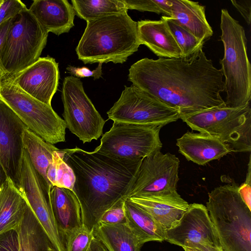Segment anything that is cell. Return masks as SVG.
<instances>
[{
  "instance_id": "6da1fadb",
  "label": "cell",
  "mask_w": 251,
  "mask_h": 251,
  "mask_svg": "<svg viewBox=\"0 0 251 251\" xmlns=\"http://www.w3.org/2000/svg\"><path fill=\"white\" fill-rule=\"evenodd\" d=\"M128 79L180 114L226 105L221 70L202 49L186 58H142L130 66Z\"/></svg>"
},
{
  "instance_id": "ac0fdd59",
  "label": "cell",
  "mask_w": 251,
  "mask_h": 251,
  "mask_svg": "<svg viewBox=\"0 0 251 251\" xmlns=\"http://www.w3.org/2000/svg\"><path fill=\"white\" fill-rule=\"evenodd\" d=\"M50 201L58 232L66 249L71 234L83 226L79 202L73 190L57 186L51 188Z\"/></svg>"
},
{
  "instance_id": "f546056e",
  "label": "cell",
  "mask_w": 251,
  "mask_h": 251,
  "mask_svg": "<svg viewBox=\"0 0 251 251\" xmlns=\"http://www.w3.org/2000/svg\"><path fill=\"white\" fill-rule=\"evenodd\" d=\"M166 21L182 51L181 57H188L201 49L204 43L179 25L172 17L162 16Z\"/></svg>"
},
{
  "instance_id": "7402d4cb",
  "label": "cell",
  "mask_w": 251,
  "mask_h": 251,
  "mask_svg": "<svg viewBox=\"0 0 251 251\" xmlns=\"http://www.w3.org/2000/svg\"><path fill=\"white\" fill-rule=\"evenodd\" d=\"M172 17L179 25L204 43L213 31L205 15L204 6L189 0H171Z\"/></svg>"
},
{
  "instance_id": "9c48e42d",
  "label": "cell",
  "mask_w": 251,
  "mask_h": 251,
  "mask_svg": "<svg viewBox=\"0 0 251 251\" xmlns=\"http://www.w3.org/2000/svg\"><path fill=\"white\" fill-rule=\"evenodd\" d=\"M162 127L114 122L94 151L119 160L142 159L161 151L162 144L159 132Z\"/></svg>"
},
{
  "instance_id": "836d02e7",
  "label": "cell",
  "mask_w": 251,
  "mask_h": 251,
  "mask_svg": "<svg viewBox=\"0 0 251 251\" xmlns=\"http://www.w3.org/2000/svg\"><path fill=\"white\" fill-rule=\"evenodd\" d=\"M26 7L20 0H4L0 7V25Z\"/></svg>"
},
{
  "instance_id": "83f0119b",
  "label": "cell",
  "mask_w": 251,
  "mask_h": 251,
  "mask_svg": "<svg viewBox=\"0 0 251 251\" xmlns=\"http://www.w3.org/2000/svg\"><path fill=\"white\" fill-rule=\"evenodd\" d=\"M71 2L75 15L86 22L128 10L123 0H72Z\"/></svg>"
},
{
  "instance_id": "603a6c76",
  "label": "cell",
  "mask_w": 251,
  "mask_h": 251,
  "mask_svg": "<svg viewBox=\"0 0 251 251\" xmlns=\"http://www.w3.org/2000/svg\"><path fill=\"white\" fill-rule=\"evenodd\" d=\"M26 204L25 196L8 176L0 187V236L17 230Z\"/></svg>"
},
{
  "instance_id": "4dcf8cb0",
  "label": "cell",
  "mask_w": 251,
  "mask_h": 251,
  "mask_svg": "<svg viewBox=\"0 0 251 251\" xmlns=\"http://www.w3.org/2000/svg\"><path fill=\"white\" fill-rule=\"evenodd\" d=\"M127 9L151 12L171 16V0H123Z\"/></svg>"
},
{
  "instance_id": "8992f818",
  "label": "cell",
  "mask_w": 251,
  "mask_h": 251,
  "mask_svg": "<svg viewBox=\"0 0 251 251\" xmlns=\"http://www.w3.org/2000/svg\"><path fill=\"white\" fill-rule=\"evenodd\" d=\"M179 119L193 130L217 137L231 151H251L250 102L236 108L223 105L180 114Z\"/></svg>"
},
{
  "instance_id": "5bb4252c",
  "label": "cell",
  "mask_w": 251,
  "mask_h": 251,
  "mask_svg": "<svg viewBox=\"0 0 251 251\" xmlns=\"http://www.w3.org/2000/svg\"><path fill=\"white\" fill-rule=\"evenodd\" d=\"M179 164L175 154L161 151L143 158L128 198L177 190Z\"/></svg>"
},
{
  "instance_id": "60d3db41",
  "label": "cell",
  "mask_w": 251,
  "mask_h": 251,
  "mask_svg": "<svg viewBox=\"0 0 251 251\" xmlns=\"http://www.w3.org/2000/svg\"><path fill=\"white\" fill-rule=\"evenodd\" d=\"M7 177L8 176L5 170L0 163V187L6 180Z\"/></svg>"
},
{
  "instance_id": "7bdbcfd3",
  "label": "cell",
  "mask_w": 251,
  "mask_h": 251,
  "mask_svg": "<svg viewBox=\"0 0 251 251\" xmlns=\"http://www.w3.org/2000/svg\"><path fill=\"white\" fill-rule=\"evenodd\" d=\"M47 251H56L53 248L52 245H50L48 248Z\"/></svg>"
},
{
  "instance_id": "d590c367",
  "label": "cell",
  "mask_w": 251,
  "mask_h": 251,
  "mask_svg": "<svg viewBox=\"0 0 251 251\" xmlns=\"http://www.w3.org/2000/svg\"><path fill=\"white\" fill-rule=\"evenodd\" d=\"M238 191L245 204L251 210V160L249 157L248 172L244 183L238 187Z\"/></svg>"
},
{
  "instance_id": "44dd1931",
  "label": "cell",
  "mask_w": 251,
  "mask_h": 251,
  "mask_svg": "<svg viewBox=\"0 0 251 251\" xmlns=\"http://www.w3.org/2000/svg\"><path fill=\"white\" fill-rule=\"evenodd\" d=\"M140 45L147 46L159 57L179 58L182 51L166 21L144 20L137 22Z\"/></svg>"
},
{
  "instance_id": "9a60e30c",
  "label": "cell",
  "mask_w": 251,
  "mask_h": 251,
  "mask_svg": "<svg viewBox=\"0 0 251 251\" xmlns=\"http://www.w3.org/2000/svg\"><path fill=\"white\" fill-rule=\"evenodd\" d=\"M27 129L13 110L0 98V163L18 188L23 150L22 137Z\"/></svg>"
},
{
  "instance_id": "484cf974",
  "label": "cell",
  "mask_w": 251,
  "mask_h": 251,
  "mask_svg": "<svg viewBox=\"0 0 251 251\" xmlns=\"http://www.w3.org/2000/svg\"><path fill=\"white\" fill-rule=\"evenodd\" d=\"M124 205L126 225L142 244L165 240V230L149 214L128 198Z\"/></svg>"
},
{
  "instance_id": "8fae6325",
  "label": "cell",
  "mask_w": 251,
  "mask_h": 251,
  "mask_svg": "<svg viewBox=\"0 0 251 251\" xmlns=\"http://www.w3.org/2000/svg\"><path fill=\"white\" fill-rule=\"evenodd\" d=\"M61 98L63 116L70 131L83 143L98 140L106 121L86 94L80 79L73 75L65 77Z\"/></svg>"
},
{
  "instance_id": "ba28073f",
  "label": "cell",
  "mask_w": 251,
  "mask_h": 251,
  "mask_svg": "<svg viewBox=\"0 0 251 251\" xmlns=\"http://www.w3.org/2000/svg\"><path fill=\"white\" fill-rule=\"evenodd\" d=\"M0 98L16 113L28 129L51 144L65 141L67 126L51 105L29 96L10 77L0 82Z\"/></svg>"
},
{
  "instance_id": "1f68e13d",
  "label": "cell",
  "mask_w": 251,
  "mask_h": 251,
  "mask_svg": "<svg viewBox=\"0 0 251 251\" xmlns=\"http://www.w3.org/2000/svg\"><path fill=\"white\" fill-rule=\"evenodd\" d=\"M93 237L92 231H89L83 226L70 236L66 244V250L87 251Z\"/></svg>"
},
{
  "instance_id": "277c9868",
  "label": "cell",
  "mask_w": 251,
  "mask_h": 251,
  "mask_svg": "<svg viewBox=\"0 0 251 251\" xmlns=\"http://www.w3.org/2000/svg\"><path fill=\"white\" fill-rule=\"evenodd\" d=\"M221 40L224 55L220 60L226 93V106L236 108L250 102L251 65L244 28L226 9L221 10Z\"/></svg>"
},
{
  "instance_id": "74e56055",
  "label": "cell",
  "mask_w": 251,
  "mask_h": 251,
  "mask_svg": "<svg viewBox=\"0 0 251 251\" xmlns=\"http://www.w3.org/2000/svg\"><path fill=\"white\" fill-rule=\"evenodd\" d=\"M231 2L240 12L247 24L250 25L251 20V0H231Z\"/></svg>"
},
{
  "instance_id": "f35d334b",
  "label": "cell",
  "mask_w": 251,
  "mask_h": 251,
  "mask_svg": "<svg viewBox=\"0 0 251 251\" xmlns=\"http://www.w3.org/2000/svg\"><path fill=\"white\" fill-rule=\"evenodd\" d=\"M12 19V18L8 20L0 25V53L4 37L11 24ZM4 77V75L0 66V82Z\"/></svg>"
},
{
  "instance_id": "d4e9b609",
  "label": "cell",
  "mask_w": 251,
  "mask_h": 251,
  "mask_svg": "<svg viewBox=\"0 0 251 251\" xmlns=\"http://www.w3.org/2000/svg\"><path fill=\"white\" fill-rule=\"evenodd\" d=\"M92 233L108 251H140L143 245L126 224L99 222L94 227Z\"/></svg>"
},
{
  "instance_id": "b9f144b4",
  "label": "cell",
  "mask_w": 251,
  "mask_h": 251,
  "mask_svg": "<svg viewBox=\"0 0 251 251\" xmlns=\"http://www.w3.org/2000/svg\"><path fill=\"white\" fill-rule=\"evenodd\" d=\"M184 251H198L196 250H194L192 248H188V247H184L182 248Z\"/></svg>"
},
{
  "instance_id": "e0dca14e",
  "label": "cell",
  "mask_w": 251,
  "mask_h": 251,
  "mask_svg": "<svg viewBox=\"0 0 251 251\" xmlns=\"http://www.w3.org/2000/svg\"><path fill=\"white\" fill-rule=\"evenodd\" d=\"M128 199L149 214L165 231L178 223L189 206L177 190Z\"/></svg>"
},
{
  "instance_id": "5b68a950",
  "label": "cell",
  "mask_w": 251,
  "mask_h": 251,
  "mask_svg": "<svg viewBox=\"0 0 251 251\" xmlns=\"http://www.w3.org/2000/svg\"><path fill=\"white\" fill-rule=\"evenodd\" d=\"M236 184L216 187L206 202L223 251H251V210Z\"/></svg>"
},
{
  "instance_id": "ab89813d",
  "label": "cell",
  "mask_w": 251,
  "mask_h": 251,
  "mask_svg": "<svg viewBox=\"0 0 251 251\" xmlns=\"http://www.w3.org/2000/svg\"><path fill=\"white\" fill-rule=\"evenodd\" d=\"M87 251H108L104 245L97 239L93 237Z\"/></svg>"
},
{
  "instance_id": "7a4b0ae2",
  "label": "cell",
  "mask_w": 251,
  "mask_h": 251,
  "mask_svg": "<svg viewBox=\"0 0 251 251\" xmlns=\"http://www.w3.org/2000/svg\"><path fill=\"white\" fill-rule=\"evenodd\" d=\"M63 150V160L75 175L73 191L80 205L83 225L92 231L105 211L128 198L142 159L119 160L77 147Z\"/></svg>"
},
{
  "instance_id": "8d00e7d4",
  "label": "cell",
  "mask_w": 251,
  "mask_h": 251,
  "mask_svg": "<svg viewBox=\"0 0 251 251\" xmlns=\"http://www.w3.org/2000/svg\"><path fill=\"white\" fill-rule=\"evenodd\" d=\"M18 236L11 231L0 236V251H18Z\"/></svg>"
},
{
  "instance_id": "52a82bcc",
  "label": "cell",
  "mask_w": 251,
  "mask_h": 251,
  "mask_svg": "<svg viewBox=\"0 0 251 251\" xmlns=\"http://www.w3.org/2000/svg\"><path fill=\"white\" fill-rule=\"evenodd\" d=\"M48 34L26 7L13 17L0 53L4 77H11L35 62L46 45Z\"/></svg>"
},
{
  "instance_id": "f1b7e54d",
  "label": "cell",
  "mask_w": 251,
  "mask_h": 251,
  "mask_svg": "<svg viewBox=\"0 0 251 251\" xmlns=\"http://www.w3.org/2000/svg\"><path fill=\"white\" fill-rule=\"evenodd\" d=\"M64 150L53 154L52 161L47 171V178L52 187L57 186L73 190L75 177L73 170L64 161Z\"/></svg>"
},
{
  "instance_id": "30bf717a",
  "label": "cell",
  "mask_w": 251,
  "mask_h": 251,
  "mask_svg": "<svg viewBox=\"0 0 251 251\" xmlns=\"http://www.w3.org/2000/svg\"><path fill=\"white\" fill-rule=\"evenodd\" d=\"M114 122L161 126L176 121L180 113L132 84L125 86L118 100L107 112Z\"/></svg>"
},
{
  "instance_id": "d6a6232c",
  "label": "cell",
  "mask_w": 251,
  "mask_h": 251,
  "mask_svg": "<svg viewBox=\"0 0 251 251\" xmlns=\"http://www.w3.org/2000/svg\"><path fill=\"white\" fill-rule=\"evenodd\" d=\"M126 200H123L118 201L105 211L99 222L107 224H126L124 205Z\"/></svg>"
},
{
  "instance_id": "e575fe53",
  "label": "cell",
  "mask_w": 251,
  "mask_h": 251,
  "mask_svg": "<svg viewBox=\"0 0 251 251\" xmlns=\"http://www.w3.org/2000/svg\"><path fill=\"white\" fill-rule=\"evenodd\" d=\"M102 64L99 63L98 67L94 70H91L86 67H75L69 66L66 70L71 75H75L76 77H93L94 79H99L102 74Z\"/></svg>"
},
{
  "instance_id": "d6986e66",
  "label": "cell",
  "mask_w": 251,
  "mask_h": 251,
  "mask_svg": "<svg viewBox=\"0 0 251 251\" xmlns=\"http://www.w3.org/2000/svg\"><path fill=\"white\" fill-rule=\"evenodd\" d=\"M178 151L187 160L199 165L220 159L231 151L228 145L216 137L203 133L187 131L176 139Z\"/></svg>"
},
{
  "instance_id": "4316f807",
  "label": "cell",
  "mask_w": 251,
  "mask_h": 251,
  "mask_svg": "<svg viewBox=\"0 0 251 251\" xmlns=\"http://www.w3.org/2000/svg\"><path fill=\"white\" fill-rule=\"evenodd\" d=\"M16 232L18 236V251H47L49 246L51 245L27 202Z\"/></svg>"
},
{
  "instance_id": "4fadbf2b",
  "label": "cell",
  "mask_w": 251,
  "mask_h": 251,
  "mask_svg": "<svg viewBox=\"0 0 251 251\" xmlns=\"http://www.w3.org/2000/svg\"><path fill=\"white\" fill-rule=\"evenodd\" d=\"M18 189L23 193L37 222L56 251H66L59 236L50 197L44 190L29 156L23 149Z\"/></svg>"
},
{
  "instance_id": "2e32d148",
  "label": "cell",
  "mask_w": 251,
  "mask_h": 251,
  "mask_svg": "<svg viewBox=\"0 0 251 251\" xmlns=\"http://www.w3.org/2000/svg\"><path fill=\"white\" fill-rule=\"evenodd\" d=\"M9 77L29 96L51 105L58 85V64L49 56L40 57L30 66Z\"/></svg>"
},
{
  "instance_id": "ee69618b",
  "label": "cell",
  "mask_w": 251,
  "mask_h": 251,
  "mask_svg": "<svg viewBox=\"0 0 251 251\" xmlns=\"http://www.w3.org/2000/svg\"><path fill=\"white\" fill-rule=\"evenodd\" d=\"M4 0H0V7H1L2 4L4 2Z\"/></svg>"
},
{
  "instance_id": "3957f363",
  "label": "cell",
  "mask_w": 251,
  "mask_h": 251,
  "mask_svg": "<svg viewBox=\"0 0 251 251\" xmlns=\"http://www.w3.org/2000/svg\"><path fill=\"white\" fill-rule=\"evenodd\" d=\"M75 50L84 64H123L136 52L139 43L137 22L127 12L107 15L86 22Z\"/></svg>"
},
{
  "instance_id": "7c38bea8",
  "label": "cell",
  "mask_w": 251,
  "mask_h": 251,
  "mask_svg": "<svg viewBox=\"0 0 251 251\" xmlns=\"http://www.w3.org/2000/svg\"><path fill=\"white\" fill-rule=\"evenodd\" d=\"M165 240L198 251H223L207 209L200 203L189 204L178 223L165 231Z\"/></svg>"
},
{
  "instance_id": "cb8c5ba5",
  "label": "cell",
  "mask_w": 251,
  "mask_h": 251,
  "mask_svg": "<svg viewBox=\"0 0 251 251\" xmlns=\"http://www.w3.org/2000/svg\"><path fill=\"white\" fill-rule=\"evenodd\" d=\"M22 142L23 149L27 153L44 190L50 197L52 186L47 178V171L52 161L53 152L58 149L28 129L24 131Z\"/></svg>"
},
{
  "instance_id": "ffe728a7",
  "label": "cell",
  "mask_w": 251,
  "mask_h": 251,
  "mask_svg": "<svg viewBox=\"0 0 251 251\" xmlns=\"http://www.w3.org/2000/svg\"><path fill=\"white\" fill-rule=\"evenodd\" d=\"M28 10L48 33L59 36L74 26L75 13L67 0H35Z\"/></svg>"
}]
</instances>
